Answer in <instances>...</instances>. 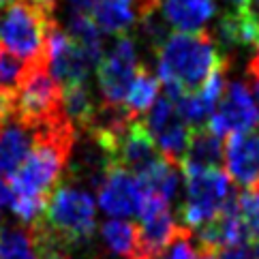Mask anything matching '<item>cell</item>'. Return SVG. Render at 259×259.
I'll return each mask as SVG.
<instances>
[{"mask_svg":"<svg viewBox=\"0 0 259 259\" xmlns=\"http://www.w3.org/2000/svg\"><path fill=\"white\" fill-rule=\"evenodd\" d=\"M56 17L45 15L28 0H15L0 15V45L30 62L48 60V34Z\"/></svg>","mask_w":259,"mask_h":259,"instance_id":"3","label":"cell"},{"mask_svg":"<svg viewBox=\"0 0 259 259\" xmlns=\"http://www.w3.org/2000/svg\"><path fill=\"white\" fill-rule=\"evenodd\" d=\"M11 201H13V191L3 178H0V214H3L7 208H11Z\"/></svg>","mask_w":259,"mask_h":259,"instance_id":"24","label":"cell"},{"mask_svg":"<svg viewBox=\"0 0 259 259\" xmlns=\"http://www.w3.org/2000/svg\"><path fill=\"white\" fill-rule=\"evenodd\" d=\"M225 163V144L217 137L208 126L191 128V140L187 146L180 169L182 171H206V169H221Z\"/></svg>","mask_w":259,"mask_h":259,"instance_id":"13","label":"cell"},{"mask_svg":"<svg viewBox=\"0 0 259 259\" xmlns=\"http://www.w3.org/2000/svg\"><path fill=\"white\" fill-rule=\"evenodd\" d=\"M159 92H161L159 77L148 67H137L135 79H133V84L128 88L126 99H124V109L128 112V116L133 120L142 118L148 109L154 105V101L159 99Z\"/></svg>","mask_w":259,"mask_h":259,"instance_id":"15","label":"cell"},{"mask_svg":"<svg viewBox=\"0 0 259 259\" xmlns=\"http://www.w3.org/2000/svg\"><path fill=\"white\" fill-rule=\"evenodd\" d=\"M11 3H15V0H0V9H5V7H9Z\"/></svg>","mask_w":259,"mask_h":259,"instance_id":"28","label":"cell"},{"mask_svg":"<svg viewBox=\"0 0 259 259\" xmlns=\"http://www.w3.org/2000/svg\"><path fill=\"white\" fill-rule=\"evenodd\" d=\"M225 174L240 189H248L259 182V131L227 137Z\"/></svg>","mask_w":259,"mask_h":259,"instance_id":"12","label":"cell"},{"mask_svg":"<svg viewBox=\"0 0 259 259\" xmlns=\"http://www.w3.org/2000/svg\"><path fill=\"white\" fill-rule=\"evenodd\" d=\"M32 225L71 251L88 242L95 234L97 206L86 191L60 184L50 195L43 217Z\"/></svg>","mask_w":259,"mask_h":259,"instance_id":"2","label":"cell"},{"mask_svg":"<svg viewBox=\"0 0 259 259\" xmlns=\"http://www.w3.org/2000/svg\"><path fill=\"white\" fill-rule=\"evenodd\" d=\"M246 3L248 0H223V5L227 7L225 11H242Z\"/></svg>","mask_w":259,"mask_h":259,"instance_id":"26","label":"cell"},{"mask_svg":"<svg viewBox=\"0 0 259 259\" xmlns=\"http://www.w3.org/2000/svg\"><path fill=\"white\" fill-rule=\"evenodd\" d=\"M101 238L114 255L122 259H135L137 255V225L131 221L109 219L101 225Z\"/></svg>","mask_w":259,"mask_h":259,"instance_id":"17","label":"cell"},{"mask_svg":"<svg viewBox=\"0 0 259 259\" xmlns=\"http://www.w3.org/2000/svg\"><path fill=\"white\" fill-rule=\"evenodd\" d=\"M161 159H163V154L159 152V148H156L150 133L146 131V126L140 120H133L126 131L122 133V137L118 140L114 154L107 165H118V167L131 171L133 176L140 178L142 174L152 169Z\"/></svg>","mask_w":259,"mask_h":259,"instance_id":"11","label":"cell"},{"mask_svg":"<svg viewBox=\"0 0 259 259\" xmlns=\"http://www.w3.org/2000/svg\"><path fill=\"white\" fill-rule=\"evenodd\" d=\"M195 259H219L217 255H206V253H197V257Z\"/></svg>","mask_w":259,"mask_h":259,"instance_id":"27","label":"cell"},{"mask_svg":"<svg viewBox=\"0 0 259 259\" xmlns=\"http://www.w3.org/2000/svg\"><path fill=\"white\" fill-rule=\"evenodd\" d=\"M67 34L79 45V50L86 54L90 62L99 64L105 52V41H103V32L90 20V15H71Z\"/></svg>","mask_w":259,"mask_h":259,"instance_id":"19","label":"cell"},{"mask_svg":"<svg viewBox=\"0 0 259 259\" xmlns=\"http://www.w3.org/2000/svg\"><path fill=\"white\" fill-rule=\"evenodd\" d=\"M0 259H41L28 227H0Z\"/></svg>","mask_w":259,"mask_h":259,"instance_id":"20","label":"cell"},{"mask_svg":"<svg viewBox=\"0 0 259 259\" xmlns=\"http://www.w3.org/2000/svg\"><path fill=\"white\" fill-rule=\"evenodd\" d=\"M195 257H197V248L193 244V231L184 229L161 255L152 259H195Z\"/></svg>","mask_w":259,"mask_h":259,"instance_id":"22","label":"cell"},{"mask_svg":"<svg viewBox=\"0 0 259 259\" xmlns=\"http://www.w3.org/2000/svg\"><path fill=\"white\" fill-rule=\"evenodd\" d=\"M137 50L133 36H118L114 48L97 64V79L105 105L124 107L126 92L131 88L137 73Z\"/></svg>","mask_w":259,"mask_h":259,"instance_id":"6","label":"cell"},{"mask_svg":"<svg viewBox=\"0 0 259 259\" xmlns=\"http://www.w3.org/2000/svg\"><path fill=\"white\" fill-rule=\"evenodd\" d=\"M219 259H259V244L257 242H246L234 248H227V251L219 253Z\"/></svg>","mask_w":259,"mask_h":259,"instance_id":"23","label":"cell"},{"mask_svg":"<svg viewBox=\"0 0 259 259\" xmlns=\"http://www.w3.org/2000/svg\"><path fill=\"white\" fill-rule=\"evenodd\" d=\"M15 112L36 133L64 120L62 88L52 77L48 60L36 62L15 95Z\"/></svg>","mask_w":259,"mask_h":259,"instance_id":"5","label":"cell"},{"mask_svg":"<svg viewBox=\"0 0 259 259\" xmlns=\"http://www.w3.org/2000/svg\"><path fill=\"white\" fill-rule=\"evenodd\" d=\"M236 206L246 227L248 242L259 244V182L236 193Z\"/></svg>","mask_w":259,"mask_h":259,"instance_id":"21","label":"cell"},{"mask_svg":"<svg viewBox=\"0 0 259 259\" xmlns=\"http://www.w3.org/2000/svg\"><path fill=\"white\" fill-rule=\"evenodd\" d=\"M161 9L178 32H201L217 13L214 0H161Z\"/></svg>","mask_w":259,"mask_h":259,"instance_id":"14","label":"cell"},{"mask_svg":"<svg viewBox=\"0 0 259 259\" xmlns=\"http://www.w3.org/2000/svg\"><path fill=\"white\" fill-rule=\"evenodd\" d=\"M90 64L88 56L67 34V30H62L58 22L54 24L48 34V69L60 88L88 84Z\"/></svg>","mask_w":259,"mask_h":259,"instance_id":"9","label":"cell"},{"mask_svg":"<svg viewBox=\"0 0 259 259\" xmlns=\"http://www.w3.org/2000/svg\"><path fill=\"white\" fill-rule=\"evenodd\" d=\"M184 182H187V197L178 210V223L189 231H197L210 223L234 197L231 191L234 187L223 169L184 171Z\"/></svg>","mask_w":259,"mask_h":259,"instance_id":"4","label":"cell"},{"mask_svg":"<svg viewBox=\"0 0 259 259\" xmlns=\"http://www.w3.org/2000/svg\"><path fill=\"white\" fill-rule=\"evenodd\" d=\"M257 124V112L253 97L242 81H229L217 109L208 120V128L217 137H229L236 133H248Z\"/></svg>","mask_w":259,"mask_h":259,"instance_id":"8","label":"cell"},{"mask_svg":"<svg viewBox=\"0 0 259 259\" xmlns=\"http://www.w3.org/2000/svg\"><path fill=\"white\" fill-rule=\"evenodd\" d=\"M178 169H180L178 165L161 159L152 169L142 174L140 182H142V187L146 191V195L159 197V199L167 201V203L171 199H176L178 189H180V171Z\"/></svg>","mask_w":259,"mask_h":259,"instance_id":"16","label":"cell"},{"mask_svg":"<svg viewBox=\"0 0 259 259\" xmlns=\"http://www.w3.org/2000/svg\"><path fill=\"white\" fill-rule=\"evenodd\" d=\"M161 0H90L88 15L107 34L124 36L135 24L154 15Z\"/></svg>","mask_w":259,"mask_h":259,"instance_id":"10","label":"cell"},{"mask_svg":"<svg viewBox=\"0 0 259 259\" xmlns=\"http://www.w3.org/2000/svg\"><path fill=\"white\" fill-rule=\"evenodd\" d=\"M146 201V191L137 176L118 165H107L99 184V206L114 219L140 217Z\"/></svg>","mask_w":259,"mask_h":259,"instance_id":"7","label":"cell"},{"mask_svg":"<svg viewBox=\"0 0 259 259\" xmlns=\"http://www.w3.org/2000/svg\"><path fill=\"white\" fill-rule=\"evenodd\" d=\"M251 92H253V105L257 112V120H259V77H251Z\"/></svg>","mask_w":259,"mask_h":259,"instance_id":"25","label":"cell"},{"mask_svg":"<svg viewBox=\"0 0 259 259\" xmlns=\"http://www.w3.org/2000/svg\"><path fill=\"white\" fill-rule=\"evenodd\" d=\"M156 52L159 81L165 86H176L182 92L199 90L206 79L229 64L227 56L219 50L210 32H174L167 34Z\"/></svg>","mask_w":259,"mask_h":259,"instance_id":"1","label":"cell"},{"mask_svg":"<svg viewBox=\"0 0 259 259\" xmlns=\"http://www.w3.org/2000/svg\"><path fill=\"white\" fill-rule=\"evenodd\" d=\"M34 64L36 62L15 56L5 45H0V99L15 101L17 90L22 88L24 79L28 77V73L32 71Z\"/></svg>","mask_w":259,"mask_h":259,"instance_id":"18","label":"cell"}]
</instances>
